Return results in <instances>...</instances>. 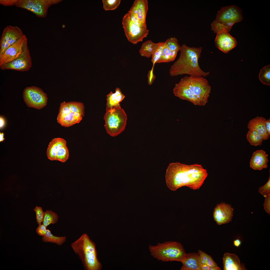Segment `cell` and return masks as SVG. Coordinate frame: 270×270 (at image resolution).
Returning <instances> with one entry per match:
<instances>
[{"label":"cell","mask_w":270,"mask_h":270,"mask_svg":"<svg viewBox=\"0 0 270 270\" xmlns=\"http://www.w3.org/2000/svg\"><path fill=\"white\" fill-rule=\"evenodd\" d=\"M208 175L207 170L200 164L175 162L169 164L165 177L167 185L172 190L183 186L196 190L202 185Z\"/></svg>","instance_id":"obj_1"},{"label":"cell","mask_w":270,"mask_h":270,"mask_svg":"<svg viewBox=\"0 0 270 270\" xmlns=\"http://www.w3.org/2000/svg\"><path fill=\"white\" fill-rule=\"evenodd\" d=\"M211 90V86L204 77L191 76L181 79L173 90L176 96L198 106L207 103Z\"/></svg>","instance_id":"obj_2"},{"label":"cell","mask_w":270,"mask_h":270,"mask_svg":"<svg viewBox=\"0 0 270 270\" xmlns=\"http://www.w3.org/2000/svg\"><path fill=\"white\" fill-rule=\"evenodd\" d=\"M202 48L190 47L185 44L181 46L178 58L170 67L169 73L172 76L184 74L193 76L206 77L210 74L200 68L198 60Z\"/></svg>","instance_id":"obj_3"},{"label":"cell","mask_w":270,"mask_h":270,"mask_svg":"<svg viewBox=\"0 0 270 270\" xmlns=\"http://www.w3.org/2000/svg\"><path fill=\"white\" fill-rule=\"evenodd\" d=\"M75 253L81 260L86 270H100L102 265L97 256L96 245L86 233L71 244Z\"/></svg>","instance_id":"obj_4"},{"label":"cell","mask_w":270,"mask_h":270,"mask_svg":"<svg viewBox=\"0 0 270 270\" xmlns=\"http://www.w3.org/2000/svg\"><path fill=\"white\" fill-rule=\"evenodd\" d=\"M149 249L154 258L163 262L177 261L182 263L186 254L181 244L175 241L158 242L156 246L149 245Z\"/></svg>","instance_id":"obj_5"},{"label":"cell","mask_w":270,"mask_h":270,"mask_svg":"<svg viewBox=\"0 0 270 270\" xmlns=\"http://www.w3.org/2000/svg\"><path fill=\"white\" fill-rule=\"evenodd\" d=\"M84 104L80 102H64L60 104L58 122L65 127L78 123L84 116Z\"/></svg>","instance_id":"obj_6"},{"label":"cell","mask_w":270,"mask_h":270,"mask_svg":"<svg viewBox=\"0 0 270 270\" xmlns=\"http://www.w3.org/2000/svg\"><path fill=\"white\" fill-rule=\"evenodd\" d=\"M106 110L104 119L106 131L111 136H117L125 130L127 119L126 114L120 106Z\"/></svg>","instance_id":"obj_7"},{"label":"cell","mask_w":270,"mask_h":270,"mask_svg":"<svg viewBox=\"0 0 270 270\" xmlns=\"http://www.w3.org/2000/svg\"><path fill=\"white\" fill-rule=\"evenodd\" d=\"M122 22L128 40L133 44L142 41L148 34L147 26H140L132 21L128 12L122 18Z\"/></svg>","instance_id":"obj_8"},{"label":"cell","mask_w":270,"mask_h":270,"mask_svg":"<svg viewBox=\"0 0 270 270\" xmlns=\"http://www.w3.org/2000/svg\"><path fill=\"white\" fill-rule=\"evenodd\" d=\"M59 0H17L14 6L28 10L38 17L45 18L49 7L60 2Z\"/></svg>","instance_id":"obj_9"},{"label":"cell","mask_w":270,"mask_h":270,"mask_svg":"<svg viewBox=\"0 0 270 270\" xmlns=\"http://www.w3.org/2000/svg\"><path fill=\"white\" fill-rule=\"evenodd\" d=\"M23 98L27 105L40 109L46 104V94L40 88L34 86L27 87L23 92Z\"/></svg>","instance_id":"obj_10"},{"label":"cell","mask_w":270,"mask_h":270,"mask_svg":"<svg viewBox=\"0 0 270 270\" xmlns=\"http://www.w3.org/2000/svg\"><path fill=\"white\" fill-rule=\"evenodd\" d=\"M27 38L24 34L15 43L0 54V66L10 63L18 58L27 46Z\"/></svg>","instance_id":"obj_11"},{"label":"cell","mask_w":270,"mask_h":270,"mask_svg":"<svg viewBox=\"0 0 270 270\" xmlns=\"http://www.w3.org/2000/svg\"><path fill=\"white\" fill-rule=\"evenodd\" d=\"M242 12L241 9L236 5L226 6L218 12L215 20L225 25L229 22H238L243 18Z\"/></svg>","instance_id":"obj_12"},{"label":"cell","mask_w":270,"mask_h":270,"mask_svg":"<svg viewBox=\"0 0 270 270\" xmlns=\"http://www.w3.org/2000/svg\"><path fill=\"white\" fill-rule=\"evenodd\" d=\"M18 26H8L4 29L0 40V54L15 43L24 35Z\"/></svg>","instance_id":"obj_13"},{"label":"cell","mask_w":270,"mask_h":270,"mask_svg":"<svg viewBox=\"0 0 270 270\" xmlns=\"http://www.w3.org/2000/svg\"><path fill=\"white\" fill-rule=\"evenodd\" d=\"M147 0H136L128 13L133 21L144 26H147L146 18L148 10Z\"/></svg>","instance_id":"obj_14"},{"label":"cell","mask_w":270,"mask_h":270,"mask_svg":"<svg viewBox=\"0 0 270 270\" xmlns=\"http://www.w3.org/2000/svg\"><path fill=\"white\" fill-rule=\"evenodd\" d=\"M32 65L29 50L28 46L22 54L17 58L7 64L0 66L2 70H11L24 72L29 70Z\"/></svg>","instance_id":"obj_15"},{"label":"cell","mask_w":270,"mask_h":270,"mask_svg":"<svg viewBox=\"0 0 270 270\" xmlns=\"http://www.w3.org/2000/svg\"><path fill=\"white\" fill-rule=\"evenodd\" d=\"M233 210L229 204L222 202L217 204L213 213L214 221L219 225L229 222L231 221L233 216Z\"/></svg>","instance_id":"obj_16"},{"label":"cell","mask_w":270,"mask_h":270,"mask_svg":"<svg viewBox=\"0 0 270 270\" xmlns=\"http://www.w3.org/2000/svg\"><path fill=\"white\" fill-rule=\"evenodd\" d=\"M216 34L214 41L215 46L224 53H228L236 46V39L229 32H222Z\"/></svg>","instance_id":"obj_17"},{"label":"cell","mask_w":270,"mask_h":270,"mask_svg":"<svg viewBox=\"0 0 270 270\" xmlns=\"http://www.w3.org/2000/svg\"><path fill=\"white\" fill-rule=\"evenodd\" d=\"M268 156L263 150H258L254 152L250 160V167L254 170H259L266 168L268 161Z\"/></svg>","instance_id":"obj_18"},{"label":"cell","mask_w":270,"mask_h":270,"mask_svg":"<svg viewBox=\"0 0 270 270\" xmlns=\"http://www.w3.org/2000/svg\"><path fill=\"white\" fill-rule=\"evenodd\" d=\"M265 118L262 117L257 116L249 122L248 128L249 130L256 131L262 136L263 140H268L270 137L267 133L266 128Z\"/></svg>","instance_id":"obj_19"},{"label":"cell","mask_w":270,"mask_h":270,"mask_svg":"<svg viewBox=\"0 0 270 270\" xmlns=\"http://www.w3.org/2000/svg\"><path fill=\"white\" fill-rule=\"evenodd\" d=\"M224 270H245L243 265H241L239 258L234 254L225 253L223 257Z\"/></svg>","instance_id":"obj_20"},{"label":"cell","mask_w":270,"mask_h":270,"mask_svg":"<svg viewBox=\"0 0 270 270\" xmlns=\"http://www.w3.org/2000/svg\"><path fill=\"white\" fill-rule=\"evenodd\" d=\"M182 263L181 270H200L201 262L198 253H186Z\"/></svg>","instance_id":"obj_21"},{"label":"cell","mask_w":270,"mask_h":270,"mask_svg":"<svg viewBox=\"0 0 270 270\" xmlns=\"http://www.w3.org/2000/svg\"><path fill=\"white\" fill-rule=\"evenodd\" d=\"M66 145V140L61 138H54L49 143L46 151L48 158L51 160H56L57 152L60 148Z\"/></svg>","instance_id":"obj_22"},{"label":"cell","mask_w":270,"mask_h":270,"mask_svg":"<svg viewBox=\"0 0 270 270\" xmlns=\"http://www.w3.org/2000/svg\"><path fill=\"white\" fill-rule=\"evenodd\" d=\"M107 102L106 109H110L114 107L120 106V102L125 98V96L120 89L116 88L115 92H111L106 96Z\"/></svg>","instance_id":"obj_23"},{"label":"cell","mask_w":270,"mask_h":270,"mask_svg":"<svg viewBox=\"0 0 270 270\" xmlns=\"http://www.w3.org/2000/svg\"><path fill=\"white\" fill-rule=\"evenodd\" d=\"M157 43H154L150 40H148L142 44L139 50L140 55L147 58L151 56Z\"/></svg>","instance_id":"obj_24"},{"label":"cell","mask_w":270,"mask_h":270,"mask_svg":"<svg viewBox=\"0 0 270 270\" xmlns=\"http://www.w3.org/2000/svg\"><path fill=\"white\" fill-rule=\"evenodd\" d=\"M42 240L45 242H50L61 245L64 243L66 240L65 236H57L54 235L51 231L47 229L45 235L42 238Z\"/></svg>","instance_id":"obj_25"},{"label":"cell","mask_w":270,"mask_h":270,"mask_svg":"<svg viewBox=\"0 0 270 270\" xmlns=\"http://www.w3.org/2000/svg\"><path fill=\"white\" fill-rule=\"evenodd\" d=\"M246 138L250 145L256 146H261L263 140L262 137L259 133L253 130H249L248 131Z\"/></svg>","instance_id":"obj_26"},{"label":"cell","mask_w":270,"mask_h":270,"mask_svg":"<svg viewBox=\"0 0 270 270\" xmlns=\"http://www.w3.org/2000/svg\"><path fill=\"white\" fill-rule=\"evenodd\" d=\"M58 219L57 214L50 210H47L44 213L43 224L46 227L51 224L56 223Z\"/></svg>","instance_id":"obj_27"},{"label":"cell","mask_w":270,"mask_h":270,"mask_svg":"<svg viewBox=\"0 0 270 270\" xmlns=\"http://www.w3.org/2000/svg\"><path fill=\"white\" fill-rule=\"evenodd\" d=\"M259 79L263 84L270 85V66H266L260 70L259 75Z\"/></svg>","instance_id":"obj_28"},{"label":"cell","mask_w":270,"mask_h":270,"mask_svg":"<svg viewBox=\"0 0 270 270\" xmlns=\"http://www.w3.org/2000/svg\"><path fill=\"white\" fill-rule=\"evenodd\" d=\"M165 46L164 42H160L157 43L156 46L155 48L152 56L151 62L153 64L154 67L155 64L160 58L162 50Z\"/></svg>","instance_id":"obj_29"},{"label":"cell","mask_w":270,"mask_h":270,"mask_svg":"<svg viewBox=\"0 0 270 270\" xmlns=\"http://www.w3.org/2000/svg\"><path fill=\"white\" fill-rule=\"evenodd\" d=\"M69 156L68 149L66 145H65L60 149L57 152L56 160L62 162H64L68 159Z\"/></svg>","instance_id":"obj_30"},{"label":"cell","mask_w":270,"mask_h":270,"mask_svg":"<svg viewBox=\"0 0 270 270\" xmlns=\"http://www.w3.org/2000/svg\"><path fill=\"white\" fill-rule=\"evenodd\" d=\"M211 29L214 33L225 32H229L230 31L232 27L226 26L222 23L218 22L215 20L211 24Z\"/></svg>","instance_id":"obj_31"},{"label":"cell","mask_w":270,"mask_h":270,"mask_svg":"<svg viewBox=\"0 0 270 270\" xmlns=\"http://www.w3.org/2000/svg\"><path fill=\"white\" fill-rule=\"evenodd\" d=\"M165 46L172 51L180 50L181 46L179 44L177 39L175 38H170L164 42Z\"/></svg>","instance_id":"obj_32"},{"label":"cell","mask_w":270,"mask_h":270,"mask_svg":"<svg viewBox=\"0 0 270 270\" xmlns=\"http://www.w3.org/2000/svg\"><path fill=\"white\" fill-rule=\"evenodd\" d=\"M120 1V0H102L103 8L105 10H114L118 6Z\"/></svg>","instance_id":"obj_33"},{"label":"cell","mask_w":270,"mask_h":270,"mask_svg":"<svg viewBox=\"0 0 270 270\" xmlns=\"http://www.w3.org/2000/svg\"><path fill=\"white\" fill-rule=\"evenodd\" d=\"M172 51L165 46L162 51L160 58L156 63L170 62V56Z\"/></svg>","instance_id":"obj_34"},{"label":"cell","mask_w":270,"mask_h":270,"mask_svg":"<svg viewBox=\"0 0 270 270\" xmlns=\"http://www.w3.org/2000/svg\"><path fill=\"white\" fill-rule=\"evenodd\" d=\"M36 215V218L37 223L41 224L42 222L44 212L42 208L40 207L36 206L34 209Z\"/></svg>","instance_id":"obj_35"},{"label":"cell","mask_w":270,"mask_h":270,"mask_svg":"<svg viewBox=\"0 0 270 270\" xmlns=\"http://www.w3.org/2000/svg\"><path fill=\"white\" fill-rule=\"evenodd\" d=\"M258 192L264 196L270 194V176L267 182L263 186L260 187Z\"/></svg>","instance_id":"obj_36"},{"label":"cell","mask_w":270,"mask_h":270,"mask_svg":"<svg viewBox=\"0 0 270 270\" xmlns=\"http://www.w3.org/2000/svg\"><path fill=\"white\" fill-rule=\"evenodd\" d=\"M47 229L46 227L43 224H39L36 229V232L39 235L43 236L46 234Z\"/></svg>","instance_id":"obj_37"},{"label":"cell","mask_w":270,"mask_h":270,"mask_svg":"<svg viewBox=\"0 0 270 270\" xmlns=\"http://www.w3.org/2000/svg\"><path fill=\"white\" fill-rule=\"evenodd\" d=\"M265 198L264 206L265 211L270 214V194L264 196Z\"/></svg>","instance_id":"obj_38"},{"label":"cell","mask_w":270,"mask_h":270,"mask_svg":"<svg viewBox=\"0 0 270 270\" xmlns=\"http://www.w3.org/2000/svg\"><path fill=\"white\" fill-rule=\"evenodd\" d=\"M154 67L149 71L148 74V83L149 85H151L154 82L156 78L155 75L153 72Z\"/></svg>","instance_id":"obj_39"},{"label":"cell","mask_w":270,"mask_h":270,"mask_svg":"<svg viewBox=\"0 0 270 270\" xmlns=\"http://www.w3.org/2000/svg\"><path fill=\"white\" fill-rule=\"evenodd\" d=\"M198 253L200 256L201 263L206 264L208 254L200 250H198Z\"/></svg>","instance_id":"obj_40"},{"label":"cell","mask_w":270,"mask_h":270,"mask_svg":"<svg viewBox=\"0 0 270 270\" xmlns=\"http://www.w3.org/2000/svg\"><path fill=\"white\" fill-rule=\"evenodd\" d=\"M17 0H0V4L6 6H14Z\"/></svg>","instance_id":"obj_41"},{"label":"cell","mask_w":270,"mask_h":270,"mask_svg":"<svg viewBox=\"0 0 270 270\" xmlns=\"http://www.w3.org/2000/svg\"><path fill=\"white\" fill-rule=\"evenodd\" d=\"M206 264L209 267L218 266L217 264L214 261L212 257L208 254Z\"/></svg>","instance_id":"obj_42"},{"label":"cell","mask_w":270,"mask_h":270,"mask_svg":"<svg viewBox=\"0 0 270 270\" xmlns=\"http://www.w3.org/2000/svg\"><path fill=\"white\" fill-rule=\"evenodd\" d=\"M266 128L268 134L270 135V119L268 118L266 121Z\"/></svg>","instance_id":"obj_43"},{"label":"cell","mask_w":270,"mask_h":270,"mask_svg":"<svg viewBox=\"0 0 270 270\" xmlns=\"http://www.w3.org/2000/svg\"><path fill=\"white\" fill-rule=\"evenodd\" d=\"M178 52L174 51L171 52L170 56V62L174 61L175 58Z\"/></svg>","instance_id":"obj_44"},{"label":"cell","mask_w":270,"mask_h":270,"mask_svg":"<svg viewBox=\"0 0 270 270\" xmlns=\"http://www.w3.org/2000/svg\"><path fill=\"white\" fill-rule=\"evenodd\" d=\"M209 267L206 264H200V270H208Z\"/></svg>","instance_id":"obj_45"},{"label":"cell","mask_w":270,"mask_h":270,"mask_svg":"<svg viewBox=\"0 0 270 270\" xmlns=\"http://www.w3.org/2000/svg\"><path fill=\"white\" fill-rule=\"evenodd\" d=\"M5 120L4 118L2 117L0 118V128H2L5 124Z\"/></svg>","instance_id":"obj_46"},{"label":"cell","mask_w":270,"mask_h":270,"mask_svg":"<svg viewBox=\"0 0 270 270\" xmlns=\"http://www.w3.org/2000/svg\"><path fill=\"white\" fill-rule=\"evenodd\" d=\"M241 242L238 239H236L234 241V244L235 246L238 247L240 244Z\"/></svg>","instance_id":"obj_47"},{"label":"cell","mask_w":270,"mask_h":270,"mask_svg":"<svg viewBox=\"0 0 270 270\" xmlns=\"http://www.w3.org/2000/svg\"><path fill=\"white\" fill-rule=\"evenodd\" d=\"M221 269L218 266L209 267L208 270H220Z\"/></svg>","instance_id":"obj_48"},{"label":"cell","mask_w":270,"mask_h":270,"mask_svg":"<svg viewBox=\"0 0 270 270\" xmlns=\"http://www.w3.org/2000/svg\"><path fill=\"white\" fill-rule=\"evenodd\" d=\"M4 134L3 133H0V141L2 142L3 141L4 139Z\"/></svg>","instance_id":"obj_49"}]
</instances>
